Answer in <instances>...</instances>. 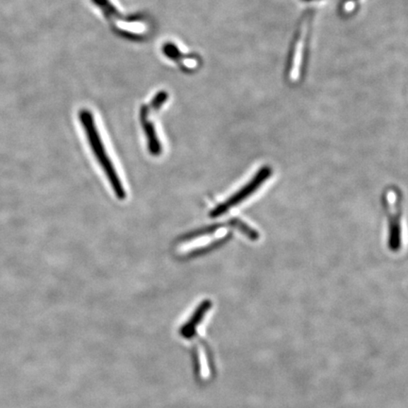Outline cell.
Returning a JSON list of instances; mask_svg holds the SVG:
<instances>
[{"label":"cell","mask_w":408,"mask_h":408,"mask_svg":"<svg viewBox=\"0 0 408 408\" xmlns=\"http://www.w3.org/2000/svg\"><path fill=\"white\" fill-rule=\"evenodd\" d=\"M78 117H80L81 125H83L84 132H86L90 147L92 148L95 158H97L104 173H105L115 196L120 199H125L126 191L124 190L122 182H121V180L117 175L114 165H112L108 154L106 153L100 132H98L97 126H95L92 112L86 109L81 110Z\"/></svg>","instance_id":"2"},{"label":"cell","mask_w":408,"mask_h":408,"mask_svg":"<svg viewBox=\"0 0 408 408\" xmlns=\"http://www.w3.org/2000/svg\"><path fill=\"white\" fill-rule=\"evenodd\" d=\"M151 107L148 104L142 105L140 109V123L143 127V131L145 132L147 136L148 151L151 156H159L162 153L161 142L157 136L156 127L153 121L150 120Z\"/></svg>","instance_id":"6"},{"label":"cell","mask_w":408,"mask_h":408,"mask_svg":"<svg viewBox=\"0 0 408 408\" xmlns=\"http://www.w3.org/2000/svg\"><path fill=\"white\" fill-rule=\"evenodd\" d=\"M311 12L306 13L298 27L296 35H295L293 45L291 50V55L288 58V78L291 83H296L301 77L302 73L303 58H305L306 45H308L309 32L312 23Z\"/></svg>","instance_id":"4"},{"label":"cell","mask_w":408,"mask_h":408,"mask_svg":"<svg viewBox=\"0 0 408 408\" xmlns=\"http://www.w3.org/2000/svg\"><path fill=\"white\" fill-rule=\"evenodd\" d=\"M212 308L213 303L210 300L202 301L177 330L179 339L190 347L193 373L201 383L212 381L218 373L215 354L205 339V325H202Z\"/></svg>","instance_id":"1"},{"label":"cell","mask_w":408,"mask_h":408,"mask_svg":"<svg viewBox=\"0 0 408 408\" xmlns=\"http://www.w3.org/2000/svg\"><path fill=\"white\" fill-rule=\"evenodd\" d=\"M163 52H164L165 57L175 62L180 67H182L181 69L185 70V72L196 70L198 69L199 63H201L198 56L184 54V52H181L176 44L165 43L164 47H163Z\"/></svg>","instance_id":"7"},{"label":"cell","mask_w":408,"mask_h":408,"mask_svg":"<svg viewBox=\"0 0 408 408\" xmlns=\"http://www.w3.org/2000/svg\"><path fill=\"white\" fill-rule=\"evenodd\" d=\"M95 6L100 8L104 16L111 25L112 29L129 40H143L148 35L150 24L145 22L144 18H124L110 0H92Z\"/></svg>","instance_id":"3"},{"label":"cell","mask_w":408,"mask_h":408,"mask_svg":"<svg viewBox=\"0 0 408 408\" xmlns=\"http://www.w3.org/2000/svg\"><path fill=\"white\" fill-rule=\"evenodd\" d=\"M270 175H272V168L269 167L262 168L261 170L258 171V173H256V175L253 177V179L249 184L245 185L238 192L233 194L227 201L222 202V204L214 208L209 214L211 218H218V216H221L224 215L225 213H227L231 208L235 207L236 205L240 204L241 202L245 201L247 197L252 195V194L263 185V182L269 178Z\"/></svg>","instance_id":"5"},{"label":"cell","mask_w":408,"mask_h":408,"mask_svg":"<svg viewBox=\"0 0 408 408\" xmlns=\"http://www.w3.org/2000/svg\"><path fill=\"white\" fill-rule=\"evenodd\" d=\"M306 1H310V0H306Z\"/></svg>","instance_id":"10"},{"label":"cell","mask_w":408,"mask_h":408,"mask_svg":"<svg viewBox=\"0 0 408 408\" xmlns=\"http://www.w3.org/2000/svg\"><path fill=\"white\" fill-rule=\"evenodd\" d=\"M224 226H229V223L227 222V223L209 225V226L201 228V229L193 231V232L182 235V238H180V240L187 241L191 240V239L201 238V236L210 235V233H215L216 230L219 229V228Z\"/></svg>","instance_id":"8"},{"label":"cell","mask_w":408,"mask_h":408,"mask_svg":"<svg viewBox=\"0 0 408 408\" xmlns=\"http://www.w3.org/2000/svg\"><path fill=\"white\" fill-rule=\"evenodd\" d=\"M228 223H229L230 227L235 228L236 230L243 233V235H246L250 240H257L259 238V233L239 218H232L230 221H228Z\"/></svg>","instance_id":"9"}]
</instances>
